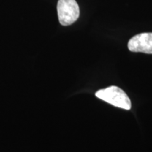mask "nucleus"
<instances>
[{
    "instance_id": "obj_1",
    "label": "nucleus",
    "mask_w": 152,
    "mask_h": 152,
    "mask_svg": "<svg viewBox=\"0 0 152 152\" xmlns=\"http://www.w3.org/2000/svg\"><path fill=\"white\" fill-rule=\"evenodd\" d=\"M96 96L115 107L130 110L132 107L131 101L122 89L116 86H111L107 88L98 90Z\"/></svg>"
},
{
    "instance_id": "obj_2",
    "label": "nucleus",
    "mask_w": 152,
    "mask_h": 152,
    "mask_svg": "<svg viewBox=\"0 0 152 152\" xmlns=\"http://www.w3.org/2000/svg\"><path fill=\"white\" fill-rule=\"evenodd\" d=\"M57 13L60 23L64 26H70L79 18V6L75 0H58Z\"/></svg>"
},
{
    "instance_id": "obj_3",
    "label": "nucleus",
    "mask_w": 152,
    "mask_h": 152,
    "mask_svg": "<svg viewBox=\"0 0 152 152\" xmlns=\"http://www.w3.org/2000/svg\"><path fill=\"white\" fill-rule=\"evenodd\" d=\"M129 50L152 54V33H143L134 35L129 40Z\"/></svg>"
}]
</instances>
